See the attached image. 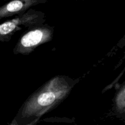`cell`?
<instances>
[{
    "label": "cell",
    "instance_id": "obj_1",
    "mask_svg": "<svg viewBox=\"0 0 125 125\" xmlns=\"http://www.w3.org/2000/svg\"><path fill=\"white\" fill-rule=\"evenodd\" d=\"M79 81L63 75L53 77L28 98L14 118L20 125L40 119L62 103Z\"/></svg>",
    "mask_w": 125,
    "mask_h": 125
},
{
    "label": "cell",
    "instance_id": "obj_2",
    "mask_svg": "<svg viewBox=\"0 0 125 125\" xmlns=\"http://www.w3.org/2000/svg\"><path fill=\"white\" fill-rule=\"evenodd\" d=\"M54 28L47 24L28 28L21 35L13 50L14 54L28 55L42 44L52 40Z\"/></svg>",
    "mask_w": 125,
    "mask_h": 125
},
{
    "label": "cell",
    "instance_id": "obj_3",
    "mask_svg": "<svg viewBox=\"0 0 125 125\" xmlns=\"http://www.w3.org/2000/svg\"><path fill=\"white\" fill-rule=\"evenodd\" d=\"M45 21V13L30 9L24 13L13 16L12 18L0 24V40L7 42L17 32L24 28L41 25Z\"/></svg>",
    "mask_w": 125,
    "mask_h": 125
},
{
    "label": "cell",
    "instance_id": "obj_4",
    "mask_svg": "<svg viewBox=\"0 0 125 125\" xmlns=\"http://www.w3.org/2000/svg\"><path fill=\"white\" fill-rule=\"evenodd\" d=\"M46 2L47 0H11L0 7V18L21 14L32 6Z\"/></svg>",
    "mask_w": 125,
    "mask_h": 125
},
{
    "label": "cell",
    "instance_id": "obj_5",
    "mask_svg": "<svg viewBox=\"0 0 125 125\" xmlns=\"http://www.w3.org/2000/svg\"><path fill=\"white\" fill-rule=\"evenodd\" d=\"M114 115L117 118L125 120V83L117 89L114 98V105L112 108Z\"/></svg>",
    "mask_w": 125,
    "mask_h": 125
},
{
    "label": "cell",
    "instance_id": "obj_6",
    "mask_svg": "<svg viewBox=\"0 0 125 125\" xmlns=\"http://www.w3.org/2000/svg\"><path fill=\"white\" fill-rule=\"evenodd\" d=\"M39 120H40L39 118H36V119L34 120H32V122H31L30 123H28V124L25 125H35L38 123V122H39ZM9 125H20L18 124V122H17V121H16V120L14 118V119L12 121V122H11V123Z\"/></svg>",
    "mask_w": 125,
    "mask_h": 125
},
{
    "label": "cell",
    "instance_id": "obj_7",
    "mask_svg": "<svg viewBox=\"0 0 125 125\" xmlns=\"http://www.w3.org/2000/svg\"><path fill=\"white\" fill-rule=\"evenodd\" d=\"M1 18H0V20H1Z\"/></svg>",
    "mask_w": 125,
    "mask_h": 125
}]
</instances>
